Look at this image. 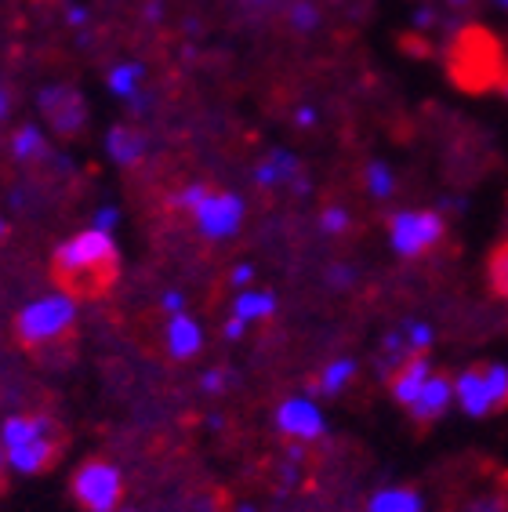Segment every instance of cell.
Instances as JSON below:
<instances>
[{
  "instance_id": "obj_33",
  "label": "cell",
  "mask_w": 508,
  "mask_h": 512,
  "mask_svg": "<svg viewBox=\"0 0 508 512\" xmlns=\"http://www.w3.org/2000/svg\"><path fill=\"white\" fill-rule=\"evenodd\" d=\"M8 113H11V95L4 88H0V124L8 120Z\"/></svg>"
},
{
  "instance_id": "obj_24",
  "label": "cell",
  "mask_w": 508,
  "mask_h": 512,
  "mask_svg": "<svg viewBox=\"0 0 508 512\" xmlns=\"http://www.w3.org/2000/svg\"><path fill=\"white\" fill-rule=\"evenodd\" d=\"M204 197H207L204 182H189V186H182L175 197H171V207H175V211H193V207L200 204Z\"/></svg>"
},
{
  "instance_id": "obj_5",
  "label": "cell",
  "mask_w": 508,
  "mask_h": 512,
  "mask_svg": "<svg viewBox=\"0 0 508 512\" xmlns=\"http://www.w3.org/2000/svg\"><path fill=\"white\" fill-rule=\"evenodd\" d=\"M443 233H447V222L432 207H403L389 218V247L400 258H421L440 244Z\"/></svg>"
},
{
  "instance_id": "obj_4",
  "label": "cell",
  "mask_w": 508,
  "mask_h": 512,
  "mask_svg": "<svg viewBox=\"0 0 508 512\" xmlns=\"http://www.w3.org/2000/svg\"><path fill=\"white\" fill-rule=\"evenodd\" d=\"M73 502L84 512H117L124 505V473L106 458H88L69 480Z\"/></svg>"
},
{
  "instance_id": "obj_29",
  "label": "cell",
  "mask_w": 508,
  "mask_h": 512,
  "mask_svg": "<svg viewBox=\"0 0 508 512\" xmlns=\"http://www.w3.org/2000/svg\"><path fill=\"white\" fill-rule=\"evenodd\" d=\"M66 22L73 26V30L88 26V8H84V4H69V8H66Z\"/></svg>"
},
{
  "instance_id": "obj_38",
  "label": "cell",
  "mask_w": 508,
  "mask_h": 512,
  "mask_svg": "<svg viewBox=\"0 0 508 512\" xmlns=\"http://www.w3.org/2000/svg\"><path fill=\"white\" fill-rule=\"evenodd\" d=\"M494 4H498V8H505V11H508V0H494Z\"/></svg>"
},
{
  "instance_id": "obj_36",
  "label": "cell",
  "mask_w": 508,
  "mask_h": 512,
  "mask_svg": "<svg viewBox=\"0 0 508 512\" xmlns=\"http://www.w3.org/2000/svg\"><path fill=\"white\" fill-rule=\"evenodd\" d=\"M4 473H8V465H4V451H0V480H4Z\"/></svg>"
},
{
  "instance_id": "obj_31",
  "label": "cell",
  "mask_w": 508,
  "mask_h": 512,
  "mask_svg": "<svg viewBox=\"0 0 508 512\" xmlns=\"http://www.w3.org/2000/svg\"><path fill=\"white\" fill-rule=\"evenodd\" d=\"M229 280H233V287H251V280H254V266H236L233 273H229Z\"/></svg>"
},
{
  "instance_id": "obj_32",
  "label": "cell",
  "mask_w": 508,
  "mask_h": 512,
  "mask_svg": "<svg viewBox=\"0 0 508 512\" xmlns=\"http://www.w3.org/2000/svg\"><path fill=\"white\" fill-rule=\"evenodd\" d=\"M316 120H320V113H316L313 106H302L294 113V124H298V128H316Z\"/></svg>"
},
{
  "instance_id": "obj_1",
  "label": "cell",
  "mask_w": 508,
  "mask_h": 512,
  "mask_svg": "<svg viewBox=\"0 0 508 512\" xmlns=\"http://www.w3.org/2000/svg\"><path fill=\"white\" fill-rule=\"evenodd\" d=\"M0 451H4V465L15 476L44 473L59 454L55 422L48 414H8L0 422Z\"/></svg>"
},
{
  "instance_id": "obj_19",
  "label": "cell",
  "mask_w": 508,
  "mask_h": 512,
  "mask_svg": "<svg viewBox=\"0 0 508 512\" xmlns=\"http://www.w3.org/2000/svg\"><path fill=\"white\" fill-rule=\"evenodd\" d=\"M363 186L374 200H389L396 193V171L385 164V160H371L367 171H363Z\"/></svg>"
},
{
  "instance_id": "obj_8",
  "label": "cell",
  "mask_w": 508,
  "mask_h": 512,
  "mask_svg": "<svg viewBox=\"0 0 508 512\" xmlns=\"http://www.w3.org/2000/svg\"><path fill=\"white\" fill-rule=\"evenodd\" d=\"M450 407H454V378L436 375V371H432L429 382L421 385L418 400H414L407 411H411V418L418 425H432V422H440Z\"/></svg>"
},
{
  "instance_id": "obj_6",
  "label": "cell",
  "mask_w": 508,
  "mask_h": 512,
  "mask_svg": "<svg viewBox=\"0 0 508 512\" xmlns=\"http://www.w3.org/2000/svg\"><path fill=\"white\" fill-rule=\"evenodd\" d=\"M244 215H247V204L240 193H215V189H207V197L189 211L196 233L207 240L236 237L240 226H244Z\"/></svg>"
},
{
  "instance_id": "obj_12",
  "label": "cell",
  "mask_w": 508,
  "mask_h": 512,
  "mask_svg": "<svg viewBox=\"0 0 508 512\" xmlns=\"http://www.w3.org/2000/svg\"><path fill=\"white\" fill-rule=\"evenodd\" d=\"M298 175H302V164H298V157H294L291 149H273L262 164H254V186L258 189L291 186Z\"/></svg>"
},
{
  "instance_id": "obj_15",
  "label": "cell",
  "mask_w": 508,
  "mask_h": 512,
  "mask_svg": "<svg viewBox=\"0 0 508 512\" xmlns=\"http://www.w3.org/2000/svg\"><path fill=\"white\" fill-rule=\"evenodd\" d=\"M276 313V295L265 291V287H244L240 295L233 298V316L244 320V324H258V320H269Z\"/></svg>"
},
{
  "instance_id": "obj_16",
  "label": "cell",
  "mask_w": 508,
  "mask_h": 512,
  "mask_svg": "<svg viewBox=\"0 0 508 512\" xmlns=\"http://www.w3.org/2000/svg\"><path fill=\"white\" fill-rule=\"evenodd\" d=\"M142 80H146V66L142 62H117V66L106 73V88L109 95H117L124 102H135L142 95Z\"/></svg>"
},
{
  "instance_id": "obj_37",
  "label": "cell",
  "mask_w": 508,
  "mask_h": 512,
  "mask_svg": "<svg viewBox=\"0 0 508 512\" xmlns=\"http://www.w3.org/2000/svg\"><path fill=\"white\" fill-rule=\"evenodd\" d=\"M236 512H254V505H240V509H236Z\"/></svg>"
},
{
  "instance_id": "obj_22",
  "label": "cell",
  "mask_w": 508,
  "mask_h": 512,
  "mask_svg": "<svg viewBox=\"0 0 508 512\" xmlns=\"http://www.w3.org/2000/svg\"><path fill=\"white\" fill-rule=\"evenodd\" d=\"M345 226H349V211H345L342 204H331L320 211V229L327 233V237H338V233H345Z\"/></svg>"
},
{
  "instance_id": "obj_25",
  "label": "cell",
  "mask_w": 508,
  "mask_h": 512,
  "mask_svg": "<svg viewBox=\"0 0 508 512\" xmlns=\"http://www.w3.org/2000/svg\"><path fill=\"white\" fill-rule=\"evenodd\" d=\"M91 226L102 229V233H113V229L120 226V211L113 204H102L95 215H91Z\"/></svg>"
},
{
  "instance_id": "obj_39",
  "label": "cell",
  "mask_w": 508,
  "mask_h": 512,
  "mask_svg": "<svg viewBox=\"0 0 508 512\" xmlns=\"http://www.w3.org/2000/svg\"><path fill=\"white\" fill-rule=\"evenodd\" d=\"M251 4H273V0H251Z\"/></svg>"
},
{
  "instance_id": "obj_34",
  "label": "cell",
  "mask_w": 508,
  "mask_h": 512,
  "mask_svg": "<svg viewBox=\"0 0 508 512\" xmlns=\"http://www.w3.org/2000/svg\"><path fill=\"white\" fill-rule=\"evenodd\" d=\"M414 22H418V26H429V22H432V11H418V15H414Z\"/></svg>"
},
{
  "instance_id": "obj_28",
  "label": "cell",
  "mask_w": 508,
  "mask_h": 512,
  "mask_svg": "<svg viewBox=\"0 0 508 512\" xmlns=\"http://www.w3.org/2000/svg\"><path fill=\"white\" fill-rule=\"evenodd\" d=\"M225 371H218V367H211V371H204V378H200V389H204L207 396H218L225 389Z\"/></svg>"
},
{
  "instance_id": "obj_17",
  "label": "cell",
  "mask_w": 508,
  "mask_h": 512,
  "mask_svg": "<svg viewBox=\"0 0 508 512\" xmlns=\"http://www.w3.org/2000/svg\"><path fill=\"white\" fill-rule=\"evenodd\" d=\"M11 157L19 160V164H37V160L48 157V135L40 124H22L15 128L11 135Z\"/></svg>"
},
{
  "instance_id": "obj_7",
  "label": "cell",
  "mask_w": 508,
  "mask_h": 512,
  "mask_svg": "<svg viewBox=\"0 0 508 512\" xmlns=\"http://www.w3.org/2000/svg\"><path fill=\"white\" fill-rule=\"evenodd\" d=\"M276 429L287 436V440H298V444H313L327 433V414L316 404L313 396H287L276 407Z\"/></svg>"
},
{
  "instance_id": "obj_2",
  "label": "cell",
  "mask_w": 508,
  "mask_h": 512,
  "mask_svg": "<svg viewBox=\"0 0 508 512\" xmlns=\"http://www.w3.org/2000/svg\"><path fill=\"white\" fill-rule=\"evenodd\" d=\"M77 298L69 291H48V295L30 298L26 306L15 313V335L22 345L40 349V345H51L66 338L77 324Z\"/></svg>"
},
{
  "instance_id": "obj_14",
  "label": "cell",
  "mask_w": 508,
  "mask_h": 512,
  "mask_svg": "<svg viewBox=\"0 0 508 512\" xmlns=\"http://www.w3.org/2000/svg\"><path fill=\"white\" fill-rule=\"evenodd\" d=\"M367 512H425V498L414 487L392 483V487H381V491L371 494Z\"/></svg>"
},
{
  "instance_id": "obj_27",
  "label": "cell",
  "mask_w": 508,
  "mask_h": 512,
  "mask_svg": "<svg viewBox=\"0 0 508 512\" xmlns=\"http://www.w3.org/2000/svg\"><path fill=\"white\" fill-rule=\"evenodd\" d=\"M490 276H494V284H498L501 295H508V247H505V251H498V258H494V269H490Z\"/></svg>"
},
{
  "instance_id": "obj_42",
  "label": "cell",
  "mask_w": 508,
  "mask_h": 512,
  "mask_svg": "<svg viewBox=\"0 0 508 512\" xmlns=\"http://www.w3.org/2000/svg\"><path fill=\"white\" fill-rule=\"evenodd\" d=\"M117 512H135V509H117Z\"/></svg>"
},
{
  "instance_id": "obj_18",
  "label": "cell",
  "mask_w": 508,
  "mask_h": 512,
  "mask_svg": "<svg viewBox=\"0 0 508 512\" xmlns=\"http://www.w3.org/2000/svg\"><path fill=\"white\" fill-rule=\"evenodd\" d=\"M356 371H360V364H356L352 356H338V360H331V364L320 371V378H316V393L342 396L352 385V378H356Z\"/></svg>"
},
{
  "instance_id": "obj_20",
  "label": "cell",
  "mask_w": 508,
  "mask_h": 512,
  "mask_svg": "<svg viewBox=\"0 0 508 512\" xmlns=\"http://www.w3.org/2000/svg\"><path fill=\"white\" fill-rule=\"evenodd\" d=\"M483 378H487V389H490L494 407H505L508 404V364H501V360L483 364Z\"/></svg>"
},
{
  "instance_id": "obj_9",
  "label": "cell",
  "mask_w": 508,
  "mask_h": 512,
  "mask_svg": "<svg viewBox=\"0 0 508 512\" xmlns=\"http://www.w3.org/2000/svg\"><path fill=\"white\" fill-rule=\"evenodd\" d=\"M164 349L171 360H193L204 349V327L196 324V316L175 313L164 324Z\"/></svg>"
},
{
  "instance_id": "obj_10",
  "label": "cell",
  "mask_w": 508,
  "mask_h": 512,
  "mask_svg": "<svg viewBox=\"0 0 508 512\" xmlns=\"http://www.w3.org/2000/svg\"><path fill=\"white\" fill-rule=\"evenodd\" d=\"M454 404L469 414V418H487L490 411H498L494 400H490L483 367H469V371H461V375L454 378Z\"/></svg>"
},
{
  "instance_id": "obj_35",
  "label": "cell",
  "mask_w": 508,
  "mask_h": 512,
  "mask_svg": "<svg viewBox=\"0 0 508 512\" xmlns=\"http://www.w3.org/2000/svg\"><path fill=\"white\" fill-rule=\"evenodd\" d=\"M8 237V222H4V218H0V240Z\"/></svg>"
},
{
  "instance_id": "obj_41",
  "label": "cell",
  "mask_w": 508,
  "mask_h": 512,
  "mask_svg": "<svg viewBox=\"0 0 508 512\" xmlns=\"http://www.w3.org/2000/svg\"><path fill=\"white\" fill-rule=\"evenodd\" d=\"M450 4H469V0H450Z\"/></svg>"
},
{
  "instance_id": "obj_23",
  "label": "cell",
  "mask_w": 508,
  "mask_h": 512,
  "mask_svg": "<svg viewBox=\"0 0 508 512\" xmlns=\"http://www.w3.org/2000/svg\"><path fill=\"white\" fill-rule=\"evenodd\" d=\"M316 22H320V11H316L309 0H298V4H291V26L298 33L316 30Z\"/></svg>"
},
{
  "instance_id": "obj_21",
  "label": "cell",
  "mask_w": 508,
  "mask_h": 512,
  "mask_svg": "<svg viewBox=\"0 0 508 512\" xmlns=\"http://www.w3.org/2000/svg\"><path fill=\"white\" fill-rule=\"evenodd\" d=\"M403 342H407V349L411 353H429L432 338H436V331H432V324H425V320H407L403 324Z\"/></svg>"
},
{
  "instance_id": "obj_3",
  "label": "cell",
  "mask_w": 508,
  "mask_h": 512,
  "mask_svg": "<svg viewBox=\"0 0 508 512\" xmlns=\"http://www.w3.org/2000/svg\"><path fill=\"white\" fill-rule=\"evenodd\" d=\"M113 262H117V240L113 233H102L95 226L80 229L55 247V269L66 280H91V276L113 269Z\"/></svg>"
},
{
  "instance_id": "obj_40",
  "label": "cell",
  "mask_w": 508,
  "mask_h": 512,
  "mask_svg": "<svg viewBox=\"0 0 508 512\" xmlns=\"http://www.w3.org/2000/svg\"><path fill=\"white\" fill-rule=\"evenodd\" d=\"M501 91H505V99H508V80H505V84H501Z\"/></svg>"
},
{
  "instance_id": "obj_26",
  "label": "cell",
  "mask_w": 508,
  "mask_h": 512,
  "mask_svg": "<svg viewBox=\"0 0 508 512\" xmlns=\"http://www.w3.org/2000/svg\"><path fill=\"white\" fill-rule=\"evenodd\" d=\"M160 309H164L167 316L186 313V295H182V291H175V287H167L164 295H160Z\"/></svg>"
},
{
  "instance_id": "obj_30",
  "label": "cell",
  "mask_w": 508,
  "mask_h": 512,
  "mask_svg": "<svg viewBox=\"0 0 508 512\" xmlns=\"http://www.w3.org/2000/svg\"><path fill=\"white\" fill-rule=\"evenodd\" d=\"M244 331H247V324H244V320H236V316H229V320L222 324V335L229 338V342H240V338H244Z\"/></svg>"
},
{
  "instance_id": "obj_11",
  "label": "cell",
  "mask_w": 508,
  "mask_h": 512,
  "mask_svg": "<svg viewBox=\"0 0 508 512\" xmlns=\"http://www.w3.org/2000/svg\"><path fill=\"white\" fill-rule=\"evenodd\" d=\"M429 375H432V364L425 353H414L411 360H403V364L392 371V382H389L392 400H396L400 407H411L414 400H418L421 385L429 382Z\"/></svg>"
},
{
  "instance_id": "obj_13",
  "label": "cell",
  "mask_w": 508,
  "mask_h": 512,
  "mask_svg": "<svg viewBox=\"0 0 508 512\" xmlns=\"http://www.w3.org/2000/svg\"><path fill=\"white\" fill-rule=\"evenodd\" d=\"M106 157L117 164V168H135L146 157V135H138L135 128L117 124V128L106 131Z\"/></svg>"
}]
</instances>
